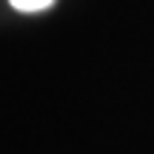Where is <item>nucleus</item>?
<instances>
[{"label": "nucleus", "instance_id": "f257e3e1", "mask_svg": "<svg viewBox=\"0 0 154 154\" xmlns=\"http://www.w3.org/2000/svg\"><path fill=\"white\" fill-rule=\"evenodd\" d=\"M9 3L14 6L17 11L32 14V11H43V9H49V6H54V0H9Z\"/></svg>", "mask_w": 154, "mask_h": 154}]
</instances>
